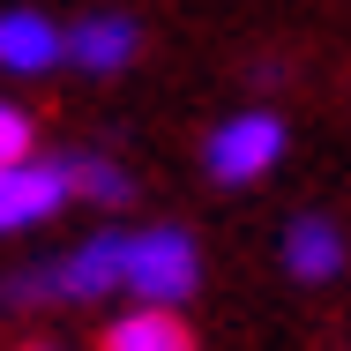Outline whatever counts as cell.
Returning a JSON list of instances; mask_svg holds the SVG:
<instances>
[{"mask_svg": "<svg viewBox=\"0 0 351 351\" xmlns=\"http://www.w3.org/2000/svg\"><path fill=\"white\" fill-rule=\"evenodd\" d=\"M120 284H128V232H90L60 262H38V269L0 277V299L8 306H30V299H105Z\"/></svg>", "mask_w": 351, "mask_h": 351, "instance_id": "cell-1", "label": "cell"}, {"mask_svg": "<svg viewBox=\"0 0 351 351\" xmlns=\"http://www.w3.org/2000/svg\"><path fill=\"white\" fill-rule=\"evenodd\" d=\"M195 284H202V262H195V239L180 224L128 232V291L142 306H180Z\"/></svg>", "mask_w": 351, "mask_h": 351, "instance_id": "cell-2", "label": "cell"}, {"mask_svg": "<svg viewBox=\"0 0 351 351\" xmlns=\"http://www.w3.org/2000/svg\"><path fill=\"white\" fill-rule=\"evenodd\" d=\"M277 157H284V120L277 112H232V120H217V135L202 142V165H210V180H224V187L262 180Z\"/></svg>", "mask_w": 351, "mask_h": 351, "instance_id": "cell-3", "label": "cell"}, {"mask_svg": "<svg viewBox=\"0 0 351 351\" xmlns=\"http://www.w3.org/2000/svg\"><path fill=\"white\" fill-rule=\"evenodd\" d=\"M75 202L68 157H23V165H0V232H30L45 217H60Z\"/></svg>", "mask_w": 351, "mask_h": 351, "instance_id": "cell-4", "label": "cell"}, {"mask_svg": "<svg viewBox=\"0 0 351 351\" xmlns=\"http://www.w3.org/2000/svg\"><path fill=\"white\" fill-rule=\"evenodd\" d=\"M53 60H68V30L53 15H38V8H8L0 15V68L38 75V68H53Z\"/></svg>", "mask_w": 351, "mask_h": 351, "instance_id": "cell-5", "label": "cell"}, {"mask_svg": "<svg viewBox=\"0 0 351 351\" xmlns=\"http://www.w3.org/2000/svg\"><path fill=\"white\" fill-rule=\"evenodd\" d=\"M135 45H142V30L128 23V15H82V23H68V60H75V68H90V75L128 68Z\"/></svg>", "mask_w": 351, "mask_h": 351, "instance_id": "cell-6", "label": "cell"}, {"mask_svg": "<svg viewBox=\"0 0 351 351\" xmlns=\"http://www.w3.org/2000/svg\"><path fill=\"white\" fill-rule=\"evenodd\" d=\"M284 269L299 284H329L344 269V232H337L329 217H291V224H284Z\"/></svg>", "mask_w": 351, "mask_h": 351, "instance_id": "cell-7", "label": "cell"}, {"mask_svg": "<svg viewBox=\"0 0 351 351\" xmlns=\"http://www.w3.org/2000/svg\"><path fill=\"white\" fill-rule=\"evenodd\" d=\"M105 351H195V329L172 306H135V314L105 322Z\"/></svg>", "mask_w": 351, "mask_h": 351, "instance_id": "cell-8", "label": "cell"}, {"mask_svg": "<svg viewBox=\"0 0 351 351\" xmlns=\"http://www.w3.org/2000/svg\"><path fill=\"white\" fill-rule=\"evenodd\" d=\"M68 180L82 202H128V172L112 157H90V149H68Z\"/></svg>", "mask_w": 351, "mask_h": 351, "instance_id": "cell-9", "label": "cell"}, {"mask_svg": "<svg viewBox=\"0 0 351 351\" xmlns=\"http://www.w3.org/2000/svg\"><path fill=\"white\" fill-rule=\"evenodd\" d=\"M30 157V112L0 97V165H23Z\"/></svg>", "mask_w": 351, "mask_h": 351, "instance_id": "cell-10", "label": "cell"}, {"mask_svg": "<svg viewBox=\"0 0 351 351\" xmlns=\"http://www.w3.org/2000/svg\"><path fill=\"white\" fill-rule=\"evenodd\" d=\"M30 351H45V344H30Z\"/></svg>", "mask_w": 351, "mask_h": 351, "instance_id": "cell-11", "label": "cell"}]
</instances>
